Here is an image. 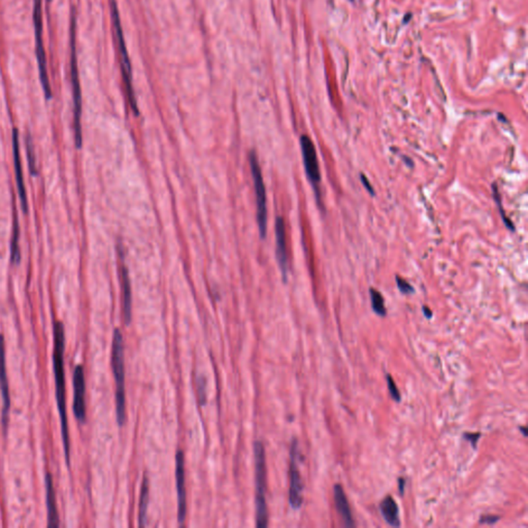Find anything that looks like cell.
<instances>
[{
    "instance_id": "26",
    "label": "cell",
    "mask_w": 528,
    "mask_h": 528,
    "mask_svg": "<svg viewBox=\"0 0 528 528\" xmlns=\"http://www.w3.org/2000/svg\"><path fill=\"white\" fill-rule=\"evenodd\" d=\"M499 520V516L497 515H485L482 516L480 518L481 524H489L492 525L497 523Z\"/></svg>"
},
{
    "instance_id": "16",
    "label": "cell",
    "mask_w": 528,
    "mask_h": 528,
    "mask_svg": "<svg viewBox=\"0 0 528 528\" xmlns=\"http://www.w3.org/2000/svg\"><path fill=\"white\" fill-rule=\"evenodd\" d=\"M121 255V289L123 296V314H124L125 323L128 325L131 321V286L129 279L128 268L125 265L123 250L120 249Z\"/></svg>"
},
{
    "instance_id": "21",
    "label": "cell",
    "mask_w": 528,
    "mask_h": 528,
    "mask_svg": "<svg viewBox=\"0 0 528 528\" xmlns=\"http://www.w3.org/2000/svg\"><path fill=\"white\" fill-rule=\"evenodd\" d=\"M370 302H372V311L376 313L377 315L381 317H385L387 314V310L385 307V300H384L383 295L380 291L376 290L375 288L370 289Z\"/></svg>"
},
{
    "instance_id": "18",
    "label": "cell",
    "mask_w": 528,
    "mask_h": 528,
    "mask_svg": "<svg viewBox=\"0 0 528 528\" xmlns=\"http://www.w3.org/2000/svg\"><path fill=\"white\" fill-rule=\"evenodd\" d=\"M380 512L385 519L387 524L392 527H400V509L392 497L387 495L380 504Z\"/></svg>"
},
{
    "instance_id": "7",
    "label": "cell",
    "mask_w": 528,
    "mask_h": 528,
    "mask_svg": "<svg viewBox=\"0 0 528 528\" xmlns=\"http://www.w3.org/2000/svg\"><path fill=\"white\" fill-rule=\"evenodd\" d=\"M34 31H36V56H38L39 76L47 99L52 98V88L49 80L47 60H46L45 47L43 41V11L41 0H34Z\"/></svg>"
},
{
    "instance_id": "23",
    "label": "cell",
    "mask_w": 528,
    "mask_h": 528,
    "mask_svg": "<svg viewBox=\"0 0 528 528\" xmlns=\"http://www.w3.org/2000/svg\"><path fill=\"white\" fill-rule=\"evenodd\" d=\"M387 385H388L389 393H390L391 397L395 400V402H400L402 400L400 396V390H398L397 386H396L395 382L393 381L392 377L390 375H386Z\"/></svg>"
},
{
    "instance_id": "19",
    "label": "cell",
    "mask_w": 528,
    "mask_h": 528,
    "mask_svg": "<svg viewBox=\"0 0 528 528\" xmlns=\"http://www.w3.org/2000/svg\"><path fill=\"white\" fill-rule=\"evenodd\" d=\"M19 238V219H18L17 210H15L14 212L13 236H11V260L13 264H19L21 260Z\"/></svg>"
},
{
    "instance_id": "4",
    "label": "cell",
    "mask_w": 528,
    "mask_h": 528,
    "mask_svg": "<svg viewBox=\"0 0 528 528\" xmlns=\"http://www.w3.org/2000/svg\"><path fill=\"white\" fill-rule=\"evenodd\" d=\"M111 11H112V19L113 27H115L116 36H117L118 45H119L123 80H124L125 87H126L127 95H128L129 103H131L132 111H133L134 115L138 116L140 113H138L133 86H132L131 60H129L128 51H127L124 36H123L121 20H120V14L115 0L111 1Z\"/></svg>"
},
{
    "instance_id": "11",
    "label": "cell",
    "mask_w": 528,
    "mask_h": 528,
    "mask_svg": "<svg viewBox=\"0 0 528 528\" xmlns=\"http://www.w3.org/2000/svg\"><path fill=\"white\" fill-rule=\"evenodd\" d=\"M73 411L80 422L86 420V381L84 367L76 365L73 370Z\"/></svg>"
},
{
    "instance_id": "22",
    "label": "cell",
    "mask_w": 528,
    "mask_h": 528,
    "mask_svg": "<svg viewBox=\"0 0 528 528\" xmlns=\"http://www.w3.org/2000/svg\"><path fill=\"white\" fill-rule=\"evenodd\" d=\"M25 146H26L27 161H29L30 173H31V175L38 176L36 152H34V142H32L30 134H27L26 138H25Z\"/></svg>"
},
{
    "instance_id": "12",
    "label": "cell",
    "mask_w": 528,
    "mask_h": 528,
    "mask_svg": "<svg viewBox=\"0 0 528 528\" xmlns=\"http://www.w3.org/2000/svg\"><path fill=\"white\" fill-rule=\"evenodd\" d=\"M13 157L15 166L16 183H17L18 194L21 200V207L25 214L29 213V199H27L26 187H25L24 176H23L22 161H21L19 131L17 128L13 129Z\"/></svg>"
},
{
    "instance_id": "31",
    "label": "cell",
    "mask_w": 528,
    "mask_h": 528,
    "mask_svg": "<svg viewBox=\"0 0 528 528\" xmlns=\"http://www.w3.org/2000/svg\"><path fill=\"white\" fill-rule=\"evenodd\" d=\"M48 1H51V0H48Z\"/></svg>"
},
{
    "instance_id": "15",
    "label": "cell",
    "mask_w": 528,
    "mask_h": 528,
    "mask_svg": "<svg viewBox=\"0 0 528 528\" xmlns=\"http://www.w3.org/2000/svg\"><path fill=\"white\" fill-rule=\"evenodd\" d=\"M46 502H47L48 527H58L60 525L59 514H58L56 493H55L54 483L51 472H47L45 479Z\"/></svg>"
},
{
    "instance_id": "3",
    "label": "cell",
    "mask_w": 528,
    "mask_h": 528,
    "mask_svg": "<svg viewBox=\"0 0 528 528\" xmlns=\"http://www.w3.org/2000/svg\"><path fill=\"white\" fill-rule=\"evenodd\" d=\"M255 485H256V525L266 527L268 524V504H266V464L265 451L261 442L254 444Z\"/></svg>"
},
{
    "instance_id": "24",
    "label": "cell",
    "mask_w": 528,
    "mask_h": 528,
    "mask_svg": "<svg viewBox=\"0 0 528 528\" xmlns=\"http://www.w3.org/2000/svg\"><path fill=\"white\" fill-rule=\"evenodd\" d=\"M395 281L396 284H397L398 290H400V293H402V294H406V295H409V294H412L414 293L413 287L407 283L406 280L402 279L400 275H396Z\"/></svg>"
},
{
    "instance_id": "6",
    "label": "cell",
    "mask_w": 528,
    "mask_h": 528,
    "mask_svg": "<svg viewBox=\"0 0 528 528\" xmlns=\"http://www.w3.org/2000/svg\"><path fill=\"white\" fill-rule=\"evenodd\" d=\"M250 168L253 177L255 193H256L257 222H258L259 233L261 238H265L268 231V205H266L265 185L261 173L258 157L254 151L249 154Z\"/></svg>"
},
{
    "instance_id": "10",
    "label": "cell",
    "mask_w": 528,
    "mask_h": 528,
    "mask_svg": "<svg viewBox=\"0 0 528 528\" xmlns=\"http://www.w3.org/2000/svg\"><path fill=\"white\" fill-rule=\"evenodd\" d=\"M298 442L294 440L291 446L290 455V489H289V502L293 509H298L302 507L303 497V485L302 476L298 469Z\"/></svg>"
},
{
    "instance_id": "25",
    "label": "cell",
    "mask_w": 528,
    "mask_h": 528,
    "mask_svg": "<svg viewBox=\"0 0 528 528\" xmlns=\"http://www.w3.org/2000/svg\"><path fill=\"white\" fill-rule=\"evenodd\" d=\"M480 437V432H465V434H463V437L472 444L474 449H477V444H478Z\"/></svg>"
},
{
    "instance_id": "27",
    "label": "cell",
    "mask_w": 528,
    "mask_h": 528,
    "mask_svg": "<svg viewBox=\"0 0 528 528\" xmlns=\"http://www.w3.org/2000/svg\"><path fill=\"white\" fill-rule=\"evenodd\" d=\"M360 179H361V182H362L363 186L365 187V189H367V191L370 192V194H372V196H374L375 194L374 189H372V187L370 186V182H368L367 177H365V175H362V173H361Z\"/></svg>"
},
{
    "instance_id": "5",
    "label": "cell",
    "mask_w": 528,
    "mask_h": 528,
    "mask_svg": "<svg viewBox=\"0 0 528 528\" xmlns=\"http://www.w3.org/2000/svg\"><path fill=\"white\" fill-rule=\"evenodd\" d=\"M71 83H73V131H75V145L81 149L83 145L82 122V92L78 80V66L76 55V18L71 23Z\"/></svg>"
},
{
    "instance_id": "29",
    "label": "cell",
    "mask_w": 528,
    "mask_h": 528,
    "mask_svg": "<svg viewBox=\"0 0 528 528\" xmlns=\"http://www.w3.org/2000/svg\"><path fill=\"white\" fill-rule=\"evenodd\" d=\"M423 313H425V316L426 317V318L427 319L432 318V312L430 311V308L425 307H425H423Z\"/></svg>"
},
{
    "instance_id": "1",
    "label": "cell",
    "mask_w": 528,
    "mask_h": 528,
    "mask_svg": "<svg viewBox=\"0 0 528 528\" xmlns=\"http://www.w3.org/2000/svg\"><path fill=\"white\" fill-rule=\"evenodd\" d=\"M54 350H53V370H54L55 392L58 413L61 425L62 442L66 464L71 465V437H69L68 419L66 411V368H64V352H66V331L61 321L54 322Z\"/></svg>"
},
{
    "instance_id": "8",
    "label": "cell",
    "mask_w": 528,
    "mask_h": 528,
    "mask_svg": "<svg viewBox=\"0 0 528 528\" xmlns=\"http://www.w3.org/2000/svg\"><path fill=\"white\" fill-rule=\"evenodd\" d=\"M300 148H302L303 164H305L308 179L311 182L313 188L316 192L317 199L319 201L320 200L319 199V196H320L319 187H320L321 183V173L320 170H319L316 148H315L311 138L308 136H300Z\"/></svg>"
},
{
    "instance_id": "20",
    "label": "cell",
    "mask_w": 528,
    "mask_h": 528,
    "mask_svg": "<svg viewBox=\"0 0 528 528\" xmlns=\"http://www.w3.org/2000/svg\"><path fill=\"white\" fill-rule=\"evenodd\" d=\"M148 504H149V480L143 477L142 490H141L140 507H138V522L140 527L147 524Z\"/></svg>"
},
{
    "instance_id": "30",
    "label": "cell",
    "mask_w": 528,
    "mask_h": 528,
    "mask_svg": "<svg viewBox=\"0 0 528 528\" xmlns=\"http://www.w3.org/2000/svg\"><path fill=\"white\" fill-rule=\"evenodd\" d=\"M519 430H520L521 432H523V435H524V437H527V428H525V427H519Z\"/></svg>"
},
{
    "instance_id": "28",
    "label": "cell",
    "mask_w": 528,
    "mask_h": 528,
    "mask_svg": "<svg viewBox=\"0 0 528 528\" xmlns=\"http://www.w3.org/2000/svg\"><path fill=\"white\" fill-rule=\"evenodd\" d=\"M405 486H406V480L404 478L398 479V489H400V495H404Z\"/></svg>"
},
{
    "instance_id": "13",
    "label": "cell",
    "mask_w": 528,
    "mask_h": 528,
    "mask_svg": "<svg viewBox=\"0 0 528 528\" xmlns=\"http://www.w3.org/2000/svg\"><path fill=\"white\" fill-rule=\"evenodd\" d=\"M176 480L178 492V520L183 524L186 518L187 497L186 481H185V458L183 451H178L176 455Z\"/></svg>"
},
{
    "instance_id": "17",
    "label": "cell",
    "mask_w": 528,
    "mask_h": 528,
    "mask_svg": "<svg viewBox=\"0 0 528 528\" xmlns=\"http://www.w3.org/2000/svg\"><path fill=\"white\" fill-rule=\"evenodd\" d=\"M335 502L337 513L342 516L345 527H354L353 517H352L351 509H350L346 493L340 484L335 486Z\"/></svg>"
},
{
    "instance_id": "9",
    "label": "cell",
    "mask_w": 528,
    "mask_h": 528,
    "mask_svg": "<svg viewBox=\"0 0 528 528\" xmlns=\"http://www.w3.org/2000/svg\"><path fill=\"white\" fill-rule=\"evenodd\" d=\"M0 392L2 398L1 423L4 434L8 430L9 420H10L11 395L9 388L8 372L6 365V345L4 337L0 335Z\"/></svg>"
},
{
    "instance_id": "14",
    "label": "cell",
    "mask_w": 528,
    "mask_h": 528,
    "mask_svg": "<svg viewBox=\"0 0 528 528\" xmlns=\"http://www.w3.org/2000/svg\"><path fill=\"white\" fill-rule=\"evenodd\" d=\"M275 243H277V260L279 263L280 270L283 275L284 281L287 280L288 275V253H287L286 245V229H285V222L282 217H278L275 219Z\"/></svg>"
},
{
    "instance_id": "2",
    "label": "cell",
    "mask_w": 528,
    "mask_h": 528,
    "mask_svg": "<svg viewBox=\"0 0 528 528\" xmlns=\"http://www.w3.org/2000/svg\"><path fill=\"white\" fill-rule=\"evenodd\" d=\"M112 368L116 383V413L119 426L126 422V398H125L124 344L122 333L116 328L112 345Z\"/></svg>"
}]
</instances>
